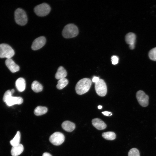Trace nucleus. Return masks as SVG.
<instances>
[{
  "label": "nucleus",
  "instance_id": "1",
  "mask_svg": "<svg viewBox=\"0 0 156 156\" xmlns=\"http://www.w3.org/2000/svg\"><path fill=\"white\" fill-rule=\"evenodd\" d=\"M92 84L91 80L88 78H84L79 80L77 83L75 89L77 94L82 95L90 89Z\"/></svg>",
  "mask_w": 156,
  "mask_h": 156
},
{
  "label": "nucleus",
  "instance_id": "2",
  "mask_svg": "<svg viewBox=\"0 0 156 156\" xmlns=\"http://www.w3.org/2000/svg\"><path fill=\"white\" fill-rule=\"evenodd\" d=\"M11 90H8L4 93L3 97V101L8 106H11L14 105H20L22 104L23 100L21 97L14 96Z\"/></svg>",
  "mask_w": 156,
  "mask_h": 156
},
{
  "label": "nucleus",
  "instance_id": "3",
  "mask_svg": "<svg viewBox=\"0 0 156 156\" xmlns=\"http://www.w3.org/2000/svg\"><path fill=\"white\" fill-rule=\"evenodd\" d=\"M78 33V29L76 26L73 24H68L64 27L62 33L64 38H68L76 37Z\"/></svg>",
  "mask_w": 156,
  "mask_h": 156
},
{
  "label": "nucleus",
  "instance_id": "4",
  "mask_svg": "<svg viewBox=\"0 0 156 156\" xmlns=\"http://www.w3.org/2000/svg\"><path fill=\"white\" fill-rule=\"evenodd\" d=\"M14 18L18 24L23 26L27 23V18L25 12L22 9L18 8L14 12Z\"/></svg>",
  "mask_w": 156,
  "mask_h": 156
},
{
  "label": "nucleus",
  "instance_id": "5",
  "mask_svg": "<svg viewBox=\"0 0 156 156\" xmlns=\"http://www.w3.org/2000/svg\"><path fill=\"white\" fill-rule=\"evenodd\" d=\"M14 50L9 45L3 43L0 44V58H11L14 55Z\"/></svg>",
  "mask_w": 156,
  "mask_h": 156
},
{
  "label": "nucleus",
  "instance_id": "6",
  "mask_svg": "<svg viewBox=\"0 0 156 156\" xmlns=\"http://www.w3.org/2000/svg\"><path fill=\"white\" fill-rule=\"evenodd\" d=\"M51 8L49 5L45 3H43L36 6L34 9L36 14L40 16L47 15L50 12Z\"/></svg>",
  "mask_w": 156,
  "mask_h": 156
},
{
  "label": "nucleus",
  "instance_id": "7",
  "mask_svg": "<svg viewBox=\"0 0 156 156\" xmlns=\"http://www.w3.org/2000/svg\"><path fill=\"white\" fill-rule=\"evenodd\" d=\"M136 96L138 103L141 106L145 107L148 105L149 97L143 91H138L136 92Z\"/></svg>",
  "mask_w": 156,
  "mask_h": 156
},
{
  "label": "nucleus",
  "instance_id": "8",
  "mask_svg": "<svg viewBox=\"0 0 156 156\" xmlns=\"http://www.w3.org/2000/svg\"><path fill=\"white\" fill-rule=\"evenodd\" d=\"M95 89L97 94L100 96H104L107 94V85L102 79H100L98 82L95 83Z\"/></svg>",
  "mask_w": 156,
  "mask_h": 156
},
{
  "label": "nucleus",
  "instance_id": "9",
  "mask_svg": "<svg viewBox=\"0 0 156 156\" xmlns=\"http://www.w3.org/2000/svg\"><path fill=\"white\" fill-rule=\"evenodd\" d=\"M65 137L64 134L60 132H56L52 134L50 137L49 140L52 144L58 146L64 141Z\"/></svg>",
  "mask_w": 156,
  "mask_h": 156
},
{
  "label": "nucleus",
  "instance_id": "10",
  "mask_svg": "<svg viewBox=\"0 0 156 156\" xmlns=\"http://www.w3.org/2000/svg\"><path fill=\"white\" fill-rule=\"evenodd\" d=\"M46 42L45 38L43 36H40L35 39L33 41L31 48L33 50H36L42 48Z\"/></svg>",
  "mask_w": 156,
  "mask_h": 156
},
{
  "label": "nucleus",
  "instance_id": "11",
  "mask_svg": "<svg viewBox=\"0 0 156 156\" xmlns=\"http://www.w3.org/2000/svg\"><path fill=\"white\" fill-rule=\"evenodd\" d=\"M5 63L8 68L12 73L17 72L19 70V66L11 58L7 59Z\"/></svg>",
  "mask_w": 156,
  "mask_h": 156
},
{
  "label": "nucleus",
  "instance_id": "12",
  "mask_svg": "<svg viewBox=\"0 0 156 156\" xmlns=\"http://www.w3.org/2000/svg\"><path fill=\"white\" fill-rule=\"evenodd\" d=\"M92 122L93 126L99 130L104 129L107 127V125L104 122L99 118L93 119Z\"/></svg>",
  "mask_w": 156,
  "mask_h": 156
},
{
  "label": "nucleus",
  "instance_id": "13",
  "mask_svg": "<svg viewBox=\"0 0 156 156\" xmlns=\"http://www.w3.org/2000/svg\"><path fill=\"white\" fill-rule=\"evenodd\" d=\"M62 127L63 129L65 131L71 132L75 129V125L74 123L66 120L63 122L62 124Z\"/></svg>",
  "mask_w": 156,
  "mask_h": 156
},
{
  "label": "nucleus",
  "instance_id": "14",
  "mask_svg": "<svg viewBox=\"0 0 156 156\" xmlns=\"http://www.w3.org/2000/svg\"><path fill=\"white\" fill-rule=\"evenodd\" d=\"M24 150V147L21 144L12 146L11 153L12 156H18L20 155Z\"/></svg>",
  "mask_w": 156,
  "mask_h": 156
},
{
  "label": "nucleus",
  "instance_id": "15",
  "mask_svg": "<svg viewBox=\"0 0 156 156\" xmlns=\"http://www.w3.org/2000/svg\"><path fill=\"white\" fill-rule=\"evenodd\" d=\"M16 87L20 92L24 91L26 87V82L25 79L22 77L18 79L15 82Z\"/></svg>",
  "mask_w": 156,
  "mask_h": 156
},
{
  "label": "nucleus",
  "instance_id": "16",
  "mask_svg": "<svg viewBox=\"0 0 156 156\" xmlns=\"http://www.w3.org/2000/svg\"><path fill=\"white\" fill-rule=\"evenodd\" d=\"M136 39L135 34L132 32L127 33L125 36V40L126 43L129 45H135Z\"/></svg>",
  "mask_w": 156,
  "mask_h": 156
},
{
  "label": "nucleus",
  "instance_id": "17",
  "mask_svg": "<svg viewBox=\"0 0 156 156\" xmlns=\"http://www.w3.org/2000/svg\"><path fill=\"white\" fill-rule=\"evenodd\" d=\"M67 75L66 70L62 66H60L55 75V78L57 79L65 78Z\"/></svg>",
  "mask_w": 156,
  "mask_h": 156
},
{
  "label": "nucleus",
  "instance_id": "18",
  "mask_svg": "<svg viewBox=\"0 0 156 156\" xmlns=\"http://www.w3.org/2000/svg\"><path fill=\"white\" fill-rule=\"evenodd\" d=\"M48 111L47 107H45L38 106L35 109L34 113L37 116H40L46 114Z\"/></svg>",
  "mask_w": 156,
  "mask_h": 156
},
{
  "label": "nucleus",
  "instance_id": "19",
  "mask_svg": "<svg viewBox=\"0 0 156 156\" xmlns=\"http://www.w3.org/2000/svg\"><path fill=\"white\" fill-rule=\"evenodd\" d=\"M31 87L32 90L36 92H40L43 89L42 85L36 81H34L32 83Z\"/></svg>",
  "mask_w": 156,
  "mask_h": 156
},
{
  "label": "nucleus",
  "instance_id": "20",
  "mask_svg": "<svg viewBox=\"0 0 156 156\" xmlns=\"http://www.w3.org/2000/svg\"><path fill=\"white\" fill-rule=\"evenodd\" d=\"M21 139V133L19 131H17L14 138L10 141L11 145L12 146L19 144Z\"/></svg>",
  "mask_w": 156,
  "mask_h": 156
},
{
  "label": "nucleus",
  "instance_id": "21",
  "mask_svg": "<svg viewBox=\"0 0 156 156\" xmlns=\"http://www.w3.org/2000/svg\"><path fill=\"white\" fill-rule=\"evenodd\" d=\"M102 136L106 140H112L115 139L116 135L113 132L108 131L103 133H102Z\"/></svg>",
  "mask_w": 156,
  "mask_h": 156
},
{
  "label": "nucleus",
  "instance_id": "22",
  "mask_svg": "<svg viewBox=\"0 0 156 156\" xmlns=\"http://www.w3.org/2000/svg\"><path fill=\"white\" fill-rule=\"evenodd\" d=\"M68 83V80L65 78L60 79L57 81L56 87L58 89H62L67 85Z\"/></svg>",
  "mask_w": 156,
  "mask_h": 156
},
{
  "label": "nucleus",
  "instance_id": "23",
  "mask_svg": "<svg viewBox=\"0 0 156 156\" xmlns=\"http://www.w3.org/2000/svg\"><path fill=\"white\" fill-rule=\"evenodd\" d=\"M148 57L151 60L156 61V47L150 51L148 53Z\"/></svg>",
  "mask_w": 156,
  "mask_h": 156
},
{
  "label": "nucleus",
  "instance_id": "24",
  "mask_svg": "<svg viewBox=\"0 0 156 156\" xmlns=\"http://www.w3.org/2000/svg\"><path fill=\"white\" fill-rule=\"evenodd\" d=\"M128 156H140L139 151L136 148H132L129 151Z\"/></svg>",
  "mask_w": 156,
  "mask_h": 156
},
{
  "label": "nucleus",
  "instance_id": "25",
  "mask_svg": "<svg viewBox=\"0 0 156 156\" xmlns=\"http://www.w3.org/2000/svg\"><path fill=\"white\" fill-rule=\"evenodd\" d=\"M111 58L112 63L113 65H116L118 63L119 59L117 56L116 55L112 56Z\"/></svg>",
  "mask_w": 156,
  "mask_h": 156
},
{
  "label": "nucleus",
  "instance_id": "26",
  "mask_svg": "<svg viewBox=\"0 0 156 156\" xmlns=\"http://www.w3.org/2000/svg\"><path fill=\"white\" fill-rule=\"evenodd\" d=\"M102 113L104 115L106 116H109L112 115L111 112L108 111H104Z\"/></svg>",
  "mask_w": 156,
  "mask_h": 156
},
{
  "label": "nucleus",
  "instance_id": "27",
  "mask_svg": "<svg viewBox=\"0 0 156 156\" xmlns=\"http://www.w3.org/2000/svg\"><path fill=\"white\" fill-rule=\"evenodd\" d=\"M99 77H94L92 79V81L93 82L95 83L99 81Z\"/></svg>",
  "mask_w": 156,
  "mask_h": 156
},
{
  "label": "nucleus",
  "instance_id": "28",
  "mask_svg": "<svg viewBox=\"0 0 156 156\" xmlns=\"http://www.w3.org/2000/svg\"><path fill=\"white\" fill-rule=\"evenodd\" d=\"M42 156H52L50 153L45 152L43 153Z\"/></svg>",
  "mask_w": 156,
  "mask_h": 156
},
{
  "label": "nucleus",
  "instance_id": "29",
  "mask_svg": "<svg viewBox=\"0 0 156 156\" xmlns=\"http://www.w3.org/2000/svg\"><path fill=\"white\" fill-rule=\"evenodd\" d=\"M11 91L12 94L14 92V89H12L11 90Z\"/></svg>",
  "mask_w": 156,
  "mask_h": 156
},
{
  "label": "nucleus",
  "instance_id": "30",
  "mask_svg": "<svg viewBox=\"0 0 156 156\" xmlns=\"http://www.w3.org/2000/svg\"><path fill=\"white\" fill-rule=\"evenodd\" d=\"M102 107V106L101 105H99L98 106V108L99 109H101Z\"/></svg>",
  "mask_w": 156,
  "mask_h": 156
}]
</instances>
